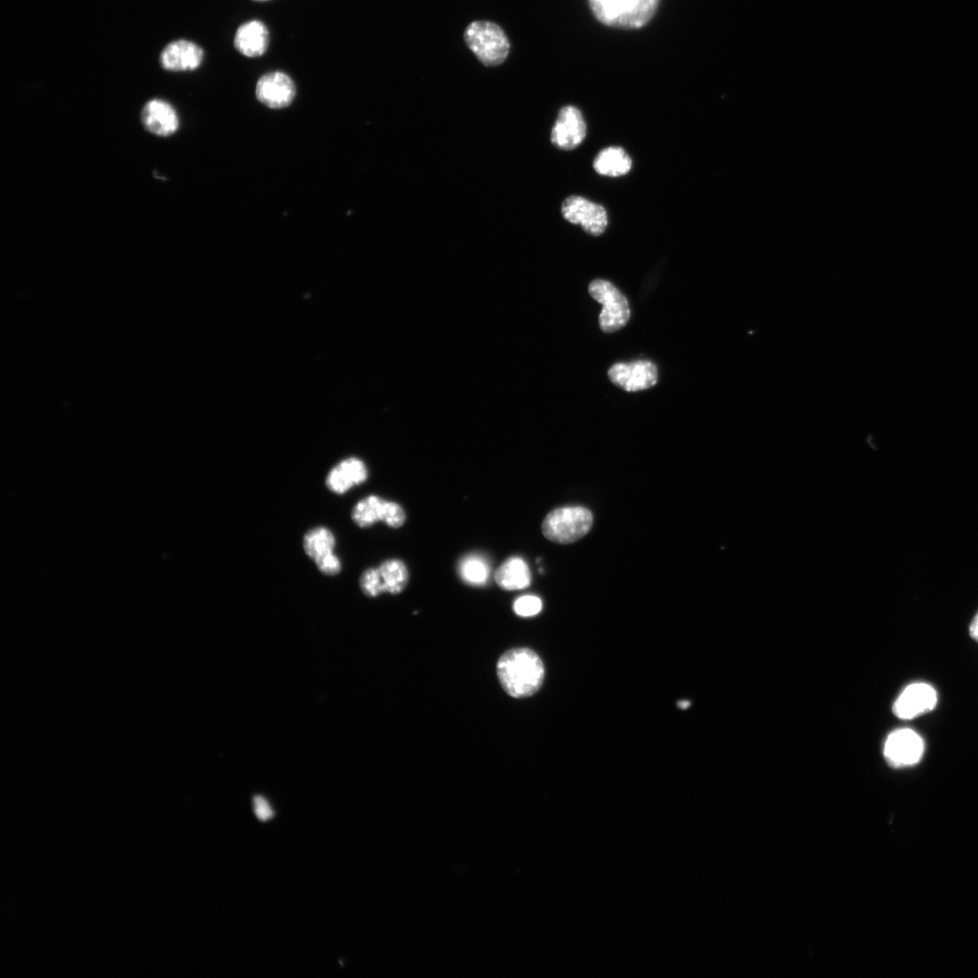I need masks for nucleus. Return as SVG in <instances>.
I'll list each match as a JSON object with an SVG mask.
<instances>
[{
	"label": "nucleus",
	"mask_w": 978,
	"mask_h": 978,
	"mask_svg": "<svg viewBox=\"0 0 978 978\" xmlns=\"http://www.w3.org/2000/svg\"><path fill=\"white\" fill-rule=\"evenodd\" d=\"M608 375L612 383L628 392L649 388L657 381V367L649 360L616 363Z\"/></svg>",
	"instance_id": "obj_9"
},
{
	"label": "nucleus",
	"mask_w": 978,
	"mask_h": 978,
	"mask_svg": "<svg viewBox=\"0 0 978 978\" xmlns=\"http://www.w3.org/2000/svg\"><path fill=\"white\" fill-rule=\"evenodd\" d=\"M320 572L333 576L340 572L341 561L334 551L325 554L313 561Z\"/></svg>",
	"instance_id": "obj_24"
},
{
	"label": "nucleus",
	"mask_w": 978,
	"mask_h": 978,
	"mask_svg": "<svg viewBox=\"0 0 978 978\" xmlns=\"http://www.w3.org/2000/svg\"><path fill=\"white\" fill-rule=\"evenodd\" d=\"M631 165L630 157L620 147H609L602 149L593 161L595 171L608 177L623 176L630 170Z\"/></svg>",
	"instance_id": "obj_18"
},
{
	"label": "nucleus",
	"mask_w": 978,
	"mask_h": 978,
	"mask_svg": "<svg viewBox=\"0 0 978 978\" xmlns=\"http://www.w3.org/2000/svg\"><path fill=\"white\" fill-rule=\"evenodd\" d=\"M561 214L567 221L580 225L591 235H600L608 225L606 209L580 196L567 197L562 203Z\"/></svg>",
	"instance_id": "obj_8"
},
{
	"label": "nucleus",
	"mask_w": 978,
	"mask_h": 978,
	"mask_svg": "<svg viewBox=\"0 0 978 978\" xmlns=\"http://www.w3.org/2000/svg\"><path fill=\"white\" fill-rule=\"evenodd\" d=\"M542 608L541 599L533 595L521 596L513 603L514 612L521 617L537 615L542 610Z\"/></svg>",
	"instance_id": "obj_23"
},
{
	"label": "nucleus",
	"mask_w": 978,
	"mask_h": 978,
	"mask_svg": "<svg viewBox=\"0 0 978 978\" xmlns=\"http://www.w3.org/2000/svg\"><path fill=\"white\" fill-rule=\"evenodd\" d=\"M969 633L972 638L978 642V612L970 624Z\"/></svg>",
	"instance_id": "obj_26"
},
{
	"label": "nucleus",
	"mask_w": 978,
	"mask_h": 978,
	"mask_svg": "<svg viewBox=\"0 0 978 978\" xmlns=\"http://www.w3.org/2000/svg\"><path fill=\"white\" fill-rule=\"evenodd\" d=\"M360 587L363 594L374 598L384 592L381 576L378 568L365 570L360 578Z\"/></svg>",
	"instance_id": "obj_22"
},
{
	"label": "nucleus",
	"mask_w": 978,
	"mask_h": 978,
	"mask_svg": "<svg viewBox=\"0 0 978 978\" xmlns=\"http://www.w3.org/2000/svg\"><path fill=\"white\" fill-rule=\"evenodd\" d=\"M378 569L381 576L384 592L398 594L407 586L408 571L405 563L400 560H387Z\"/></svg>",
	"instance_id": "obj_21"
},
{
	"label": "nucleus",
	"mask_w": 978,
	"mask_h": 978,
	"mask_svg": "<svg viewBox=\"0 0 978 978\" xmlns=\"http://www.w3.org/2000/svg\"><path fill=\"white\" fill-rule=\"evenodd\" d=\"M258 1H267V0H258Z\"/></svg>",
	"instance_id": "obj_28"
},
{
	"label": "nucleus",
	"mask_w": 978,
	"mask_h": 978,
	"mask_svg": "<svg viewBox=\"0 0 978 978\" xmlns=\"http://www.w3.org/2000/svg\"><path fill=\"white\" fill-rule=\"evenodd\" d=\"M464 38L468 48L484 65H499L509 53L510 43L507 36L494 23L472 22L465 28Z\"/></svg>",
	"instance_id": "obj_4"
},
{
	"label": "nucleus",
	"mask_w": 978,
	"mask_h": 978,
	"mask_svg": "<svg viewBox=\"0 0 978 978\" xmlns=\"http://www.w3.org/2000/svg\"><path fill=\"white\" fill-rule=\"evenodd\" d=\"M336 538L325 526L310 529L303 536L302 546L305 554L313 561L318 558L334 551Z\"/></svg>",
	"instance_id": "obj_19"
},
{
	"label": "nucleus",
	"mask_w": 978,
	"mask_h": 978,
	"mask_svg": "<svg viewBox=\"0 0 978 978\" xmlns=\"http://www.w3.org/2000/svg\"><path fill=\"white\" fill-rule=\"evenodd\" d=\"M368 469L364 462L355 456L347 457L336 464L327 474L325 484L329 491L343 494L352 487L364 483Z\"/></svg>",
	"instance_id": "obj_15"
},
{
	"label": "nucleus",
	"mask_w": 978,
	"mask_h": 978,
	"mask_svg": "<svg viewBox=\"0 0 978 978\" xmlns=\"http://www.w3.org/2000/svg\"><path fill=\"white\" fill-rule=\"evenodd\" d=\"M254 811L261 821H267L273 817V810L269 801L261 795L253 798Z\"/></svg>",
	"instance_id": "obj_25"
},
{
	"label": "nucleus",
	"mask_w": 978,
	"mask_h": 978,
	"mask_svg": "<svg viewBox=\"0 0 978 978\" xmlns=\"http://www.w3.org/2000/svg\"><path fill=\"white\" fill-rule=\"evenodd\" d=\"M140 120L147 131L162 138L175 134L180 124L174 106L162 99L148 101L141 110Z\"/></svg>",
	"instance_id": "obj_13"
},
{
	"label": "nucleus",
	"mask_w": 978,
	"mask_h": 978,
	"mask_svg": "<svg viewBox=\"0 0 978 978\" xmlns=\"http://www.w3.org/2000/svg\"><path fill=\"white\" fill-rule=\"evenodd\" d=\"M589 292L602 304L599 321L604 332H614L626 325L630 315L629 306L618 288L608 281L596 279L590 283Z\"/></svg>",
	"instance_id": "obj_5"
},
{
	"label": "nucleus",
	"mask_w": 978,
	"mask_h": 978,
	"mask_svg": "<svg viewBox=\"0 0 978 978\" xmlns=\"http://www.w3.org/2000/svg\"><path fill=\"white\" fill-rule=\"evenodd\" d=\"M460 578L472 586L484 585L491 574L490 564L487 560L476 553H472L462 558L457 567Z\"/></svg>",
	"instance_id": "obj_20"
},
{
	"label": "nucleus",
	"mask_w": 978,
	"mask_h": 978,
	"mask_svg": "<svg viewBox=\"0 0 978 978\" xmlns=\"http://www.w3.org/2000/svg\"><path fill=\"white\" fill-rule=\"evenodd\" d=\"M586 132L587 127L580 110L574 106H565L559 111L551 139L557 148L570 150L582 142Z\"/></svg>",
	"instance_id": "obj_12"
},
{
	"label": "nucleus",
	"mask_w": 978,
	"mask_h": 978,
	"mask_svg": "<svg viewBox=\"0 0 978 978\" xmlns=\"http://www.w3.org/2000/svg\"><path fill=\"white\" fill-rule=\"evenodd\" d=\"M689 705H690V703L688 701H681V702L678 703L679 707L682 708V709L687 708L689 706Z\"/></svg>",
	"instance_id": "obj_27"
},
{
	"label": "nucleus",
	"mask_w": 978,
	"mask_h": 978,
	"mask_svg": "<svg viewBox=\"0 0 978 978\" xmlns=\"http://www.w3.org/2000/svg\"><path fill=\"white\" fill-rule=\"evenodd\" d=\"M494 580L505 590H522L531 583L530 569L523 558L510 557L495 570Z\"/></svg>",
	"instance_id": "obj_17"
},
{
	"label": "nucleus",
	"mask_w": 978,
	"mask_h": 978,
	"mask_svg": "<svg viewBox=\"0 0 978 978\" xmlns=\"http://www.w3.org/2000/svg\"><path fill=\"white\" fill-rule=\"evenodd\" d=\"M925 743L922 737L912 729L902 728L892 732L884 744V756L895 768L916 764L922 758Z\"/></svg>",
	"instance_id": "obj_7"
},
{
	"label": "nucleus",
	"mask_w": 978,
	"mask_h": 978,
	"mask_svg": "<svg viewBox=\"0 0 978 978\" xmlns=\"http://www.w3.org/2000/svg\"><path fill=\"white\" fill-rule=\"evenodd\" d=\"M269 44V32L265 24L257 20H252L241 24L235 34V48L246 57H259L263 55Z\"/></svg>",
	"instance_id": "obj_16"
},
{
	"label": "nucleus",
	"mask_w": 978,
	"mask_h": 978,
	"mask_svg": "<svg viewBox=\"0 0 978 978\" xmlns=\"http://www.w3.org/2000/svg\"><path fill=\"white\" fill-rule=\"evenodd\" d=\"M295 94L296 88L292 78L279 71L262 75L255 87L257 100L271 109L288 107L292 102Z\"/></svg>",
	"instance_id": "obj_10"
},
{
	"label": "nucleus",
	"mask_w": 978,
	"mask_h": 978,
	"mask_svg": "<svg viewBox=\"0 0 978 978\" xmlns=\"http://www.w3.org/2000/svg\"><path fill=\"white\" fill-rule=\"evenodd\" d=\"M351 519L360 528L372 526L379 521L388 526L398 528L406 520L403 508L395 502L370 494L360 500L352 508Z\"/></svg>",
	"instance_id": "obj_6"
},
{
	"label": "nucleus",
	"mask_w": 978,
	"mask_h": 978,
	"mask_svg": "<svg viewBox=\"0 0 978 978\" xmlns=\"http://www.w3.org/2000/svg\"><path fill=\"white\" fill-rule=\"evenodd\" d=\"M204 58V51L188 40H176L165 46L159 55L161 66L170 72H187L197 69Z\"/></svg>",
	"instance_id": "obj_14"
},
{
	"label": "nucleus",
	"mask_w": 978,
	"mask_h": 978,
	"mask_svg": "<svg viewBox=\"0 0 978 978\" xmlns=\"http://www.w3.org/2000/svg\"><path fill=\"white\" fill-rule=\"evenodd\" d=\"M593 523L591 512L583 506H563L550 512L542 524V532L549 541L568 544L586 535Z\"/></svg>",
	"instance_id": "obj_3"
},
{
	"label": "nucleus",
	"mask_w": 978,
	"mask_h": 978,
	"mask_svg": "<svg viewBox=\"0 0 978 978\" xmlns=\"http://www.w3.org/2000/svg\"><path fill=\"white\" fill-rule=\"evenodd\" d=\"M937 703L935 689L926 683L907 686L893 705V713L901 719L908 720L932 711Z\"/></svg>",
	"instance_id": "obj_11"
},
{
	"label": "nucleus",
	"mask_w": 978,
	"mask_h": 978,
	"mask_svg": "<svg viewBox=\"0 0 978 978\" xmlns=\"http://www.w3.org/2000/svg\"><path fill=\"white\" fill-rule=\"evenodd\" d=\"M659 0H589L602 24L626 29L644 26L654 15Z\"/></svg>",
	"instance_id": "obj_2"
},
{
	"label": "nucleus",
	"mask_w": 978,
	"mask_h": 978,
	"mask_svg": "<svg viewBox=\"0 0 978 978\" xmlns=\"http://www.w3.org/2000/svg\"><path fill=\"white\" fill-rule=\"evenodd\" d=\"M497 675L503 689L515 698L536 693L544 678V666L540 657L526 647L505 652L498 660Z\"/></svg>",
	"instance_id": "obj_1"
}]
</instances>
